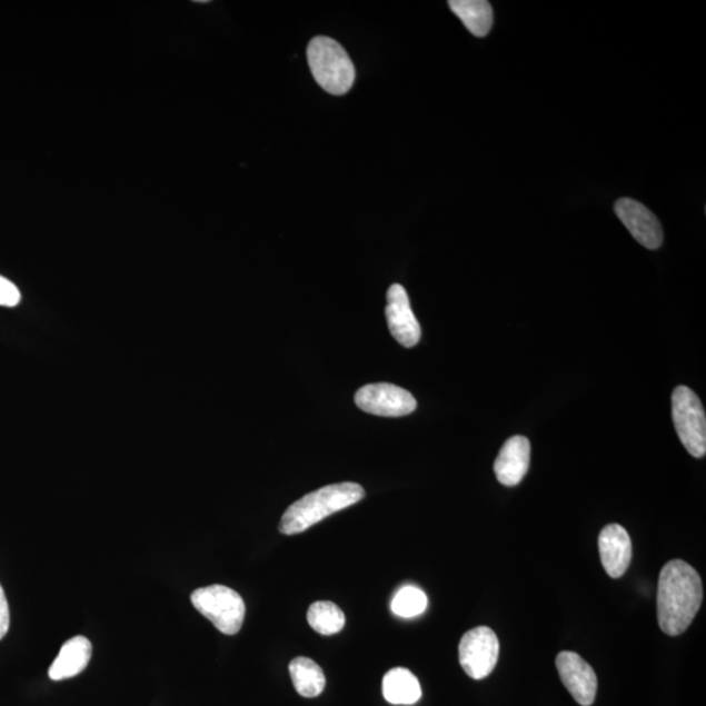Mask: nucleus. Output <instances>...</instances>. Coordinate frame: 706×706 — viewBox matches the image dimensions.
Wrapping results in <instances>:
<instances>
[{
    "mask_svg": "<svg viewBox=\"0 0 706 706\" xmlns=\"http://www.w3.org/2000/svg\"><path fill=\"white\" fill-rule=\"evenodd\" d=\"M449 7L474 36L485 37L494 26L493 6L486 0H450Z\"/></svg>",
    "mask_w": 706,
    "mask_h": 706,
    "instance_id": "2eb2a0df",
    "label": "nucleus"
},
{
    "mask_svg": "<svg viewBox=\"0 0 706 706\" xmlns=\"http://www.w3.org/2000/svg\"><path fill=\"white\" fill-rule=\"evenodd\" d=\"M531 445L524 436H513L495 460V474L503 486L515 487L523 481L530 467Z\"/></svg>",
    "mask_w": 706,
    "mask_h": 706,
    "instance_id": "9b49d317",
    "label": "nucleus"
},
{
    "mask_svg": "<svg viewBox=\"0 0 706 706\" xmlns=\"http://www.w3.org/2000/svg\"><path fill=\"white\" fill-rule=\"evenodd\" d=\"M308 63L319 86L334 96L346 95L355 83L351 58L339 42L318 36L309 42Z\"/></svg>",
    "mask_w": 706,
    "mask_h": 706,
    "instance_id": "7ed1b4c3",
    "label": "nucleus"
},
{
    "mask_svg": "<svg viewBox=\"0 0 706 706\" xmlns=\"http://www.w3.org/2000/svg\"><path fill=\"white\" fill-rule=\"evenodd\" d=\"M191 604L221 634L233 636L241 630L247 607L240 594L230 587L222 585L202 587L191 594Z\"/></svg>",
    "mask_w": 706,
    "mask_h": 706,
    "instance_id": "20e7f679",
    "label": "nucleus"
},
{
    "mask_svg": "<svg viewBox=\"0 0 706 706\" xmlns=\"http://www.w3.org/2000/svg\"><path fill=\"white\" fill-rule=\"evenodd\" d=\"M92 657V644L84 636L72 637L59 652L53 665L50 666L51 680L73 678L86 670Z\"/></svg>",
    "mask_w": 706,
    "mask_h": 706,
    "instance_id": "ddd939ff",
    "label": "nucleus"
},
{
    "mask_svg": "<svg viewBox=\"0 0 706 706\" xmlns=\"http://www.w3.org/2000/svg\"><path fill=\"white\" fill-rule=\"evenodd\" d=\"M10 629V607L7 601L6 593L2 585H0V640H3Z\"/></svg>",
    "mask_w": 706,
    "mask_h": 706,
    "instance_id": "aec40b11",
    "label": "nucleus"
},
{
    "mask_svg": "<svg viewBox=\"0 0 706 706\" xmlns=\"http://www.w3.org/2000/svg\"><path fill=\"white\" fill-rule=\"evenodd\" d=\"M599 555L609 577L620 578L626 574L632 559V544L623 526L611 524L600 531Z\"/></svg>",
    "mask_w": 706,
    "mask_h": 706,
    "instance_id": "f8f14e48",
    "label": "nucleus"
},
{
    "mask_svg": "<svg viewBox=\"0 0 706 706\" xmlns=\"http://www.w3.org/2000/svg\"><path fill=\"white\" fill-rule=\"evenodd\" d=\"M500 643L488 627L468 630L459 643V664L471 679L481 680L493 674L499 660Z\"/></svg>",
    "mask_w": 706,
    "mask_h": 706,
    "instance_id": "423d86ee",
    "label": "nucleus"
},
{
    "mask_svg": "<svg viewBox=\"0 0 706 706\" xmlns=\"http://www.w3.org/2000/svg\"><path fill=\"white\" fill-rule=\"evenodd\" d=\"M428 598L419 587L405 586L391 601V611L400 618H415L426 611Z\"/></svg>",
    "mask_w": 706,
    "mask_h": 706,
    "instance_id": "a211bd4d",
    "label": "nucleus"
},
{
    "mask_svg": "<svg viewBox=\"0 0 706 706\" xmlns=\"http://www.w3.org/2000/svg\"><path fill=\"white\" fill-rule=\"evenodd\" d=\"M703 583L695 568L683 560L668 561L660 570L657 618L668 636L685 634L703 604Z\"/></svg>",
    "mask_w": 706,
    "mask_h": 706,
    "instance_id": "f257e3e1",
    "label": "nucleus"
},
{
    "mask_svg": "<svg viewBox=\"0 0 706 706\" xmlns=\"http://www.w3.org/2000/svg\"><path fill=\"white\" fill-rule=\"evenodd\" d=\"M673 420L679 440L690 456L706 455V418L702 400L687 386L673 392Z\"/></svg>",
    "mask_w": 706,
    "mask_h": 706,
    "instance_id": "39448f33",
    "label": "nucleus"
},
{
    "mask_svg": "<svg viewBox=\"0 0 706 706\" xmlns=\"http://www.w3.org/2000/svg\"><path fill=\"white\" fill-rule=\"evenodd\" d=\"M308 623L319 635L339 634L346 626L345 613L332 601H316L308 609Z\"/></svg>",
    "mask_w": 706,
    "mask_h": 706,
    "instance_id": "f3484780",
    "label": "nucleus"
},
{
    "mask_svg": "<svg viewBox=\"0 0 706 706\" xmlns=\"http://www.w3.org/2000/svg\"><path fill=\"white\" fill-rule=\"evenodd\" d=\"M556 667L563 685L579 705L590 706L596 700L597 675L584 658L574 652H561L556 657Z\"/></svg>",
    "mask_w": 706,
    "mask_h": 706,
    "instance_id": "6e6552de",
    "label": "nucleus"
},
{
    "mask_svg": "<svg viewBox=\"0 0 706 706\" xmlns=\"http://www.w3.org/2000/svg\"><path fill=\"white\" fill-rule=\"evenodd\" d=\"M386 318L394 339L406 348L415 347L421 338V327L416 319L410 297L400 285H392L388 291Z\"/></svg>",
    "mask_w": 706,
    "mask_h": 706,
    "instance_id": "9d476101",
    "label": "nucleus"
},
{
    "mask_svg": "<svg viewBox=\"0 0 706 706\" xmlns=\"http://www.w3.org/2000/svg\"><path fill=\"white\" fill-rule=\"evenodd\" d=\"M289 674L297 694L314 698L324 693L326 678L322 668L314 659L297 657L289 664Z\"/></svg>",
    "mask_w": 706,
    "mask_h": 706,
    "instance_id": "dca6fc26",
    "label": "nucleus"
},
{
    "mask_svg": "<svg viewBox=\"0 0 706 706\" xmlns=\"http://www.w3.org/2000/svg\"><path fill=\"white\" fill-rule=\"evenodd\" d=\"M20 300L19 288L0 275V307L13 308L20 304Z\"/></svg>",
    "mask_w": 706,
    "mask_h": 706,
    "instance_id": "6ab92c4d",
    "label": "nucleus"
},
{
    "mask_svg": "<svg viewBox=\"0 0 706 706\" xmlns=\"http://www.w3.org/2000/svg\"><path fill=\"white\" fill-rule=\"evenodd\" d=\"M366 490L358 483L346 481L319 488L301 497L281 517L279 530L285 535H296L310 529L322 519L358 504Z\"/></svg>",
    "mask_w": 706,
    "mask_h": 706,
    "instance_id": "f03ea898",
    "label": "nucleus"
},
{
    "mask_svg": "<svg viewBox=\"0 0 706 706\" xmlns=\"http://www.w3.org/2000/svg\"><path fill=\"white\" fill-rule=\"evenodd\" d=\"M385 700L394 705H412L421 697L418 678L407 668L396 667L386 673L382 680Z\"/></svg>",
    "mask_w": 706,
    "mask_h": 706,
    "instance_id": "4468645a",
    "label": "nucleus"
},
{
    "mask_svg": "<svg viewBox=\"0 0 706 706\" xmlns=\"http://www.w3.org/2000/svg\"><path fill=\"white\" fill-rule=\"evenodd\" d=\"M615 212L643 247L650 250L660 248L664 242L663 226L649 208L635 199L622 198L615 205Z\"/></svg>",
    "mask_w": 706,
    "mask_h": 706,
    "instance_id": "1a4fd4ad",
    "label": "nucleus"
},
{
    "mask_svg": "<svg viewBox=\"0 0 706 706\" xmlns=\"http://www.w3.org/2000/svg\"><path fill=\"white\" fill-rule=\"evenodd\" d=\"M355 402L360 410L385 418L410 415L418 402L410 391L392 384H369L356 392Z\"/></svg>",
    "mask_w": 706,
    "mask_h": 706,
    "instance_id": "0eeeda50",
    "label": "nucleus"
}]
</instances>
